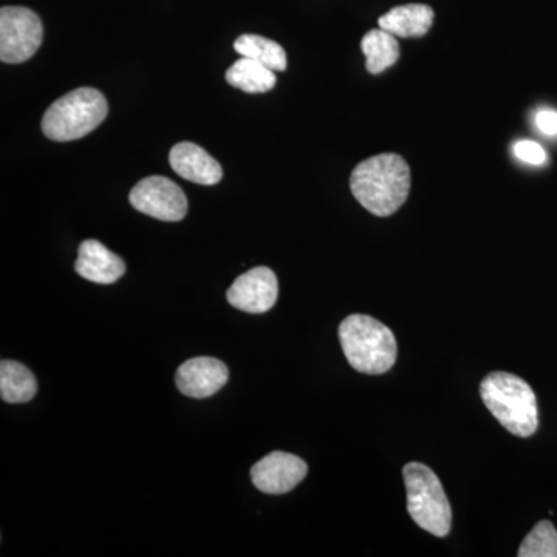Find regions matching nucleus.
Wrapping results in <instances>:
<instances>
[{"label":"nucleus","instance_id":"obj_11","mask_svg":"<svg viewBox=\"0 0 557 557\" xmlns=\"http://www.w3.org/2000/svg\"><path fill=\"white\" fill-rule=\"evenodd\" d=\"M170 163L180 177L197 185H218L223 177V170L218 160L194 143L183 141L171 149Z\"/></svg>","mask_w":557,"mask_h":557},{"label":"nucleus","instance_id":"obj_14","mask_svg":"<svg viewBox=\"0 0 557 557\" xmlns=\"http://www.w3.org/2000/svg\"><path fill=\"white\" fill-rule=\"evenodd\" d=\"M276 81V72L249 58L240 57L226 70V83L245 94H267Z\"/></svg>","mask_w":557,"mask_h":557},{"label":"nucleus","instance_id":"obj_9","mask_svg":"<svg viewBox=\"0 0 557 557\" xmlns=\"http://www.w3.org/2000/svg\"><path fill=\"white\" fill-rule=\"evenodd\" d=\"M309 467L293 454L271 453L251 468V480L265 494H285L306 479Z\"/></svg>","mask_w":557,"mask_h":557},{"label":"nucleus","instance_id":"obj_6","mask_svg":"<svg viewBox=\"0 0 557 557\" xmlns=\"http://www.w3.org/2000/svg\"><path fill=\"white\" fill-rule=\"evenodd\" d=\"M44 27L38 14L25 7L0 10V61L22 64L39 50Z\"/></svg>","mask_w":557,"mask_h":557},{"label":"nucleus","instance_id":"obj_15","mask_svg":"<svg viewBox=\"0 0 557 557\" xmlns=\"http://www.w3.org/2000/svg\"><path fill=\"white\" fill-rule=\"evenodd\" d=\"M38 392V383L32 370L24 364L10 359L0 362V397L3 401L17 405L35 398Z\"/></svg>","mask_w":557,"mask_h":557},{"label":"nucleus","instance_id":"obj_1","mask_svg":"<svg viewBox=\"0 0 557 557\" xmlns=\"http://www.w3.org/2000/svg\"><path fill=\"white\" fill-rule=\"evenodd\" d=\"M410 168L398 153H380L361 161L350 177L355 199L376 218H388L408 200Z\"/></svg>","mask_w":557,"mask_h":557},{"label":"nucleus","instance_id":"obj_12","mask_svg":"<svg viewBox=\"0 0 557 557\" xmlns=\"http://www.w3.org/2000/svg\"><path fill=\"white\" fill-rule=\"evenodd\" d=\"M75 270L86 281L109 285L126 273V263L101 242L89 239L79 245Z\"/></svg>","mask_w":557,"mask_h":557},{"label":"nucleus","instance_id":"obj_3","mask_svg":"<svg viewBox=\"0 0 557 557\" xmlns=\"http://www.w3.org/2000/svg\"><path fill=\"white\" fill-rule=\"evenodd\" d=\"M339 339L348 364L368 375H383L397 361V339L383 322L350 314L341 322Z\"/></svg>","mask_w":557,"mask_h":557},{"label":"nucleus","instance_id":"obj_8","mask_svg":"<svg viewBox=\"0 0 557 557\" xmlns=\"http://www.w3.org/2000/svg\"><path fill=\"white\" fill-rule=\"evenodd\" d=\"M277 296V277L269 267L247 271L226 292V299L234 309L251 314H262L273 309Z\"/></svg>","mask_w":557,"mask_h":557},{"label":"nucleus","instance_id":"obj_17","mask_svg":"<svg viewBox=\"0 0 557 557\" xmlns=\"http://www.w3.org/2000/svg\"><path fill=\"white\" fill-rule=\"evenodd\" d=\"M234 50L240 57L258 61L273 72L287 70V53H285L284 47L278 46L274 40L263 38V36L242 35L234 42Z\"/></svg>","mask_w":557,"mask_h":557},{"label":"nucleus","instance_id":"obj_7","mask_svg":"<svg viewBox=\"0 0 557 557\" xmlns=\"http://www.w3.org/2000/svg\"><path fill=\"white\" fill-rule=\"evenodd\" d=\"M132 207L149 218L163 222H180L188 212L185 193L172 180L161 175L143 178L131 190Z\"/></svg>","mask_w":557,"mask_h":557},{"label":"nucleus","instance_id":"obj_5","mask_svg":"<svg viewBox=\"0 0 557 557\" xmlns=\"http://www.w3.org/2000/svg\"><path fill=\"white\" fill-rule=\"evenodd\" d=\"M403 478L413 522L432 536H448L453 527V508L437 474L426 465L410 461L403 468Z\"/></svg>","mask_w":557,"mask_h":557},{"label":"nucleus","instance_id":"obj_10","mask_svg":"<svg viewBox=\"0 0 557 557\" xmlns=\"http://www.w3.org/2000/svg\"><path fill=\"white\" fill-rule=\"evenodd\" d=\"M230 370L218 358L199 357L183 362L175 375V384L190 398H209L228 383Z\"/></svg>","mask_w":557,"mask_h":557},{"label":"nucleus","instance_id":"obj_20","mask_svg":"<svg viewBox=\"0 0 557 557\" xmlns=\"http://www.w3.org/2000/svg\"><path fill=\"white\" fill-rule=\"evenodd\" d=\"M536 124L542 134L557 135V112L555 110H541L536 115Z\"/></svg>","mask_w":557,"mask_h":557},{"label":"nucleus","instance_id":"obj_19","mask_svg":"<svg viewBox=\"0 0 557 557\" xmlns=\"http://www.w3.org/2000/svg\"><path fill=\"white\" fill-rule=\"evenodd\" d=\"M512 150H515V156L520 161L534 164V166H539V164L545 163V160H547V153H545L544 148L536 141H530V139H522V141L516 143Z\"/></svg>","mask_w":557,"mask_h":557},{"label":"nucleus","instance_id":"obj_2","mask_svg":"<svg viewBox=\"0 0 557 557\" xmlns=\"http://www.w3.org/2000/svg\"><path fill=\"white\" fill-rule=\"evenodd\" d=\"M487 410L508 432L528 438L537 431V398L527 381L507 372L490 373L480 384Z\"/></svg>","mask_w":557,"mask_h":557},{"label":"nucleus","instance_id":"obj_18","mask_svg":"<svg viewBox=\"0 0 557 557\" xmlns=\"http://www.w3.org/2000/svg\"><path fill=\"white\" fill-rule=\"evenodd\" d=\"M519 557H557V531L548 520H542L523 539Z\"/></svg>","mask_w":557,"mask_h":557},{"label":"nucleus","instance_id":"obj_13","mask_svg":"<svg viewBox=\"0 0 557 557\" xmlns=\"http://www.w3.org/2000/svg\"><path fill=\"white\" fill-rule=\"evenodd\" d=\"M434 24V10L424 3L395 7L379 20L380 28L398 38H421Z\"/></svg>","mask_w":557,"mask_h":557},{"label":"nucleus","instance_id":"obj_4","mask_svg":"<svg viewBox=\"0 0 557 557\" xmlns=\"http://www.w3.org/2000/svg\"><path fill=\"white\" fill-rule=\"evenodd\" d=\"M109 113L108 100L91 87L69 91L44 113L42 132L53 141H75L97 129Z\"/></svg>","mask_w":557,"mask_h":557},{"label":"nucleus","instance_id":"obj_16","mask_svg":"<svg viewBox=\"0 0 557 557\" xmlns=\"http://www.w3.org/2000/svg\"><path fill=\"white\" fill-rule=\"evenodd\" d=\"M361 50L366 57V67L372 75H380L384 70L397 64L399 46L397 36L383 28L369 32L361 40Z\"/></svg>","mask_w":557,"mask_h":557}]
</instances>
